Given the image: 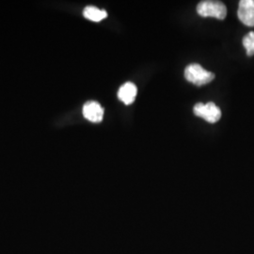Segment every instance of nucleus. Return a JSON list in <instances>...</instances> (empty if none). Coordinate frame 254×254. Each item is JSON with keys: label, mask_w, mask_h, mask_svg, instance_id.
Here are the masks:
<instances>
[{"label": "nucleus", "mask_w": 254, "mask_h": 254, "mask_svg": "<svg viewBox=\"0 0 254 254\" xmlns=\"http://www.w3.org/2000/svg\"><path fill=\"white\" fill-rule=\"evenodd\" d=\"M243 46H245L247 55L249 57H252L254 55V32L252 31L248 33L243 38Z\"/></svg>", "instance_id": "8"}, {"label": "nucleus", "mask_w": 254, "mask_h": 254, "mask_svg": "<svg viewBox=\"0 0 254 254\" xmlns=\"http://www.w3.org/2000/svg\"><path fill=\"white\" fill-rule=\"evenodd\" d=\"M237 15L247 27H254V0H241Z\"/></svg>", "instance_id": "4"}, {"label": "nucleus", "mask_w": 254, "mask_h": 254, "mask_svg": "<svg viewBox=\"0 0 254 254\" xmlns=\"http://www.w3.org/2000/svg\"><path fill=\"white\" fill-rule=\"evenodd\" d=\"M137 89L136 85L132 82H127L124 84L118 91V98L126 105H131L136 99Z\"/></svg>", "instance_id": "6"}, {"label": "nucleus", "mask_w": 254, "mask_h": 254, "mask_svg": "<svg viewBox=\"0 0 254 254\" xmlns=\"http://www.w3.org/2000/svg\"><path fill=\"white\" fill-rule=\"evenodd\" d=\"M194 114L197 117L204 119L210 124H215L221 118V111L213 102H209L207 104L198 103L194 107Z\"/></svg>", "instance_id": "3"}, {"label": "nucleus", "mask_w": 254, "mask_h": 254, "mask_svg": "<svg viewBox=\"0 0 254 254\" xmlns=\"http://www.w3.org/2000/svg\"><path fill=\"white\" fill-rule=\"evenodd\" d=\"M185 77L189 82L196 86H202L214 80L215 74L203 69L200 64H192L187 66Z\"/></svg>", "instance_id": "1"}, {"label": "nucleus", "mask_w": 254, "mask_h": 254, "mask_svg": "<svg viewBox=\"0 0 254 254\" xmlns=\"http://www.w3.org/2000/svg\"><path fill=\"white\" fill-rule=\"evenodd\" d=\"M83 14L86 18L93 22H99L108 16V13L105 9H99L93 6L86 7L83 11Z\"/></svg>", "instance_id": "7"}, {"label": "nucleus", "mask_w": 254, "mask_h": 254, "mask_svg": "<svg viewBox=\"0 0 254 254\" xmlns=\"http://www.w3.org/2000/svg\"><path fill=\"white\" fill-rule=\"evenodd\" d=\"M84 117L92 123H100L104 117V109L97 102L91 101L83 107Z\"/></svg>", "instance_id": "5"}, {"label": "nucleus", "mask_w": 254, "mask_h": 254, "mask_svg": "<svg viewBox=\"0 0 254 254\" xmlns=\"http://www.w3.org/2000/svg\"><path fill=\"white\" fill-rule=\"evenodd\" d=\"M197 12L202 17H215L223 20L227 15V8L220 1H201L197 6Z\"/></svg>", "instance_id": "2"}]
</instances>
